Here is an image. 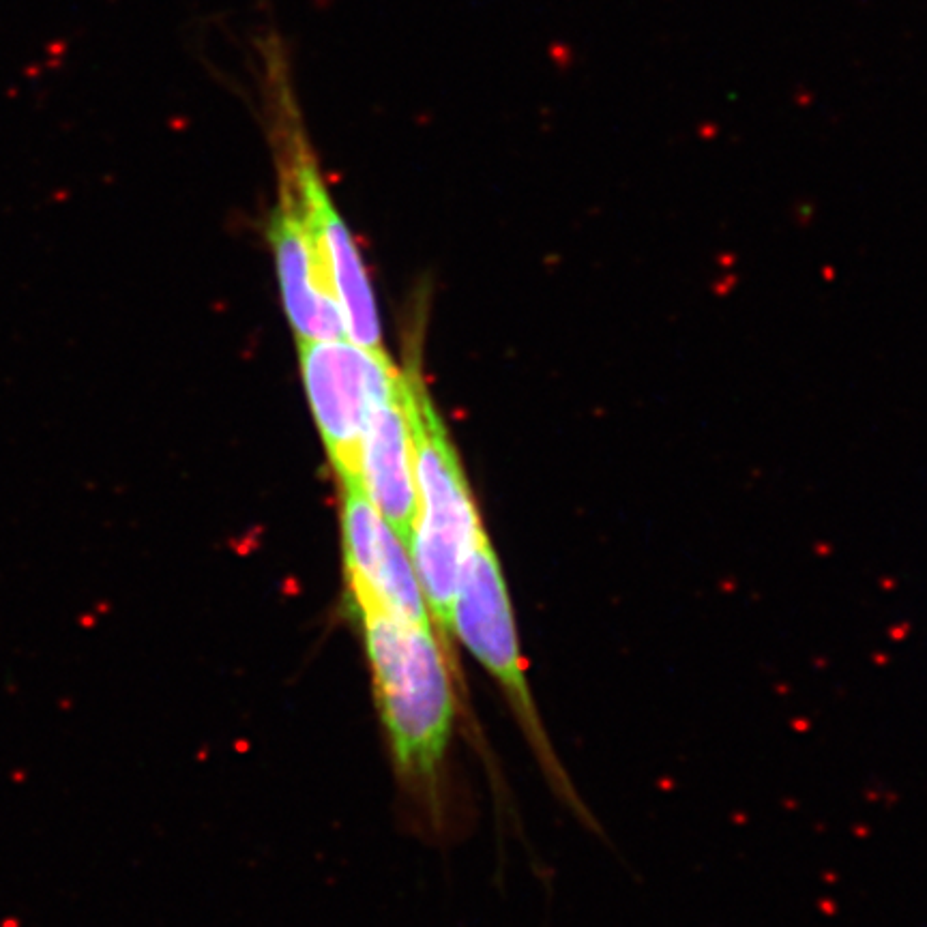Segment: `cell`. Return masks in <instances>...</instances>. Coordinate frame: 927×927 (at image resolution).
<instances>
[{"instance_id":"cell-1","label":"cell","mask_w":927,"mask_h":927,"mask_svg":"<svg viewBox=\"0 0 927 927\" xmlns=\"http://www.w3.org/2000/svg\"><path fill=\"white\" fill-rule=\"evenodd\" d=\"M402 378L417 486V522L408 556L436 627V638L442 650H449L459 569L483 526L459 457L417 365L410 363Z\"/></svg>"},{"instance_id":"cell-2","label":"cell","mask_w":927,"mask_h":927,"mask_svg":"<svg viewBox=\"0 0 927 927\" xmlns=\"http://www.w3.org/2000/svg\"><path fill=\"white\" fill-rule=\"evenodd\" d=\"M359 618L397 768L410 781L432 783L444 760L455 711L444 650L432 627L385 612H361Z\"/></svg>"},{"instance_id":"cell-3","label":"cell","mask_w":927,"mask_h":927,"mask_svg":"<svg viewBox=\"0 0 927 927\" xmlns=\"http://www.w3.org/2000/svg\"><path fill=\"white\" fill-rule=\"evenodd\" d=\"M453 636L500 682L554 792L591 831L604 833L589 807L579 800L543 730L526 680L507 582L486 530L477 535L459 569L453 599Z\"/></svg>"},{"instance_id":"cell-4","label":"cell","mask_w":927,"mask_h":927,"mask_svg":"<svg viewBox=\"0 0 927 927\" xmlns=\"http://www.w3.org/2000/svg\"><path fill=\"white\" fill-rule=\"evenodd\" d=\"M267 80L264 84L271 90L273 101L269 103L271 112L279 119L284 129L279 136L286 140V166L282 176L290 181L294 187L305 221L314 235L316 247L322 256V262L328 271L343 324L345 337L357 345L374 355H387L382 348L380 320L376 311L374 290L370 286L368 271L363 267L361 254L355 245L345 223L335 210L331 195L324 187V181L318 172V166L303 140L299 129V119L294 116V101L290 99L288 75L279 67V58L275 52L267 50Z\"/></svg>"},{"instance_id":"cell-5","label":"cell","mask_w":927,"mask_h":927,"mask_svg":"<svg viewBox=\"0 0 927 927\" xmlns=\"http://www.w3.org/2000/svg\"><path fill=\"white\" fill-rule=\"evenodd\" d=\"M307 397L339 479H361V444L374 408L395 393L402 374L387 355L350 339H299Z\"/></svg>"},{"instance_id":"cell-6","label":"cell","mask_w":927,"mask_h":927,"mask_svg":"<svg viewBox=\"0 0 927 927\" xmlns=\"http://www.w3.org/2000/svg\"><path fill=\"white\" fill-rule=\"evenodd\" d=\"M339 481L343 488V567L357 614L385 612L412 625L432 627L408 550L380 515L359 477Z\"/></svg>"},{"instance_id":"cell-7","label":"cell","mask_w":927,"mask_h":927,"mask_svg":"<svg viewBox=\"0 0 927 927\" xmlns=\"http://www.w3.org/2000/svg\"><path fill=\"white\" fill-rule=\"evenodd\" d=\"M271 245L284 307L296 339H348L328 271L286 176H282V195L271 219Z\"/></svg>"},{"instance_id":"cell-8","label":"cell","mask_w":927,"mask_h":927,"mask_svg":"<svg viewBox=\"0 0 927 927\" xmlns=\"http://www.w3.org/2000/svg\"><path fill=\"white\" fill-rule=\"evenodd\" d=\"M361 481L380 515L408 550L417 522V486L404 378L400 389L385 397L370 417L361 444Z\"/></svg>"}]
</instances>
